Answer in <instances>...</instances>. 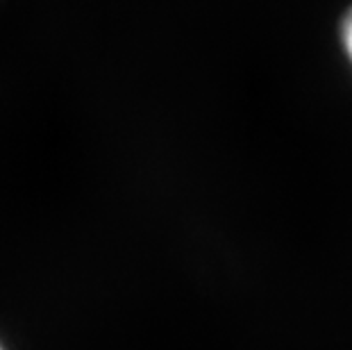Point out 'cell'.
Segmentation results:
<instances>
[{"label": "cell", "mask_w": 352, "mask_h": 350, "mask_svg": "<svg viewBox=\"0 0 352 350\" xmlns=\"http://www.w3.org/2000/svg\"><path fill=\"white\" fill-rule=\"evenodd\" d=\"M341 34H343V46H346V53H348L350 62H352V10L346 14V19H343Z\"/></svg>", "instance_id": "6da1fadb"}, {"label": "cell", "mask_w": 352, "mask_h": 350, "mask_svg": "<svg viewBox=\"0 0 352 350\" xmlns=\"http://www.w3.org/2000/svg\"><path fill=\"white\" fill-rule=\"evenodd\" d=\"M0 350H3V348H0Z\"/></svg>", "instance_id": "7a4b0ae2"}]
</instances>
